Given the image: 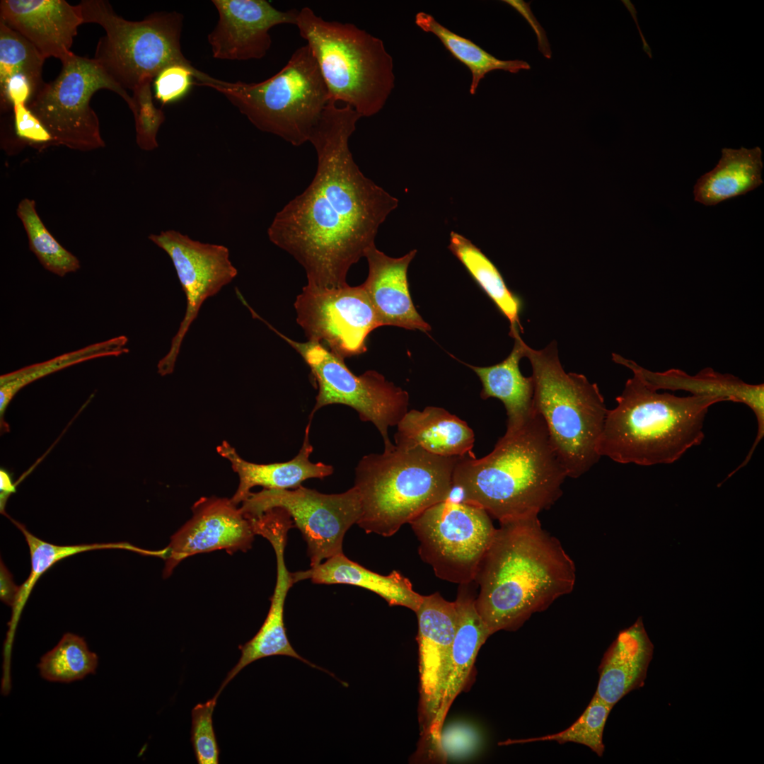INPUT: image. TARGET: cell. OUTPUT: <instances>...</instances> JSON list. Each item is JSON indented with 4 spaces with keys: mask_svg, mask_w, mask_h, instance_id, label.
I'll list each match as a JSON object with an SVG mask.
<instances>
[{
    "mask_svg": "<svg viewBox=\"0 0 764 764\" xmlns=\"http://www.w3.org/2000/svg\"><path fill=\"white\" fill-rule=\"evenodd\" d=\"M311 422L306 427L303 444L298 454L291 460L282 463L257 464L242 458L236 449L224 441L217 447L218 453L228 460L232 469L239 478L237 490L231 498L238 505L245 500L255 486L265 489H295L307 479H323L332 474L334 468L322 462L313 463L309 456L313 446L309 440Z\"/></svg>",
    "mask_w": 764,
    "mask_h": 764,
    "instance_id": "d4e9b609",
    "label": "cell"
},
{
    "mask_svg": "<svg viewBox=\"0 0 764 764\" xmlns=\"http://www.w3.org/2000/svg\"><path fill=\"white\" fill-rule=\"evenodd\" d=\"M613 707L594 694L581 715L566 729L550 735L507 741L503 743L505 745L547 741H556L560 744L573 742L587 746L601 757L605 749L603 742V730Z\"/></svg>",
    "mask_w": 764,
    "mask_h": 764,
    "instance_id": "8d00e7d4",
    "label": "cell"
},
{
    "mask_svg": "<svg viewBox=\"0 0 764 764\" xmlns=\"http://www.w3.org/2000/svg\"><path fill=\"white\" fill-rule=\"evenodd\" d=\"M78 6L83 23H97L105 31L93 59L123 89L152 82L169 66H192L181 50L182 14L158 12L131 21L115 13L107 1L83 0Z\"/></svg>",
    "mask_w": 764,
    "mask_h": 764,
    "instance_id": "9c48e42d",
    "label": "cell"
},
{
    "mask_svg": "<svg viewBox=\"0 0 764 764\" xmlns=\"http://www.w3.org/2000/svg\"><path fill=\"white\" fill-rule=\"evenodd\" d=\"M410 524L422 561L440 579L458 584L474 582L497 530L484 509L449 499L427 509Z\"/></svg>",
    "mask_w": 764,
    "mask_h": 764,
    "instance_id": "7c38bea8",
    "label": "cell"
},
{
    "mask_svg": "<svg viewBox=\"0 0 764 764\" xmlns=\"http://www.w3.org/2000/svg\"><path fill=\"white\" fill-rule=\"evenodd\" d=\"M721 152L716 166L702 175L693 187L694 200L705 206L745 195L763 183L760 147L724 148Z\"/></svg>",
    "mask_w": 764,
    "mask_h": 764,
    "instance_id": "f1b7e54d",
    "label": "cell"
},
{
    "mask_svg": "<svg viewBox=\"0 0 764 764\" xmlns=\"http://www.w3.org/2000/svg\"><path fill=\"white\" fill-rule=\"evenodd\" d=\"M635 369L652 389L685 390L693 395L711 397L724 401L741 403L749 407L756 415L758 431L756 439L747 456L741 464L749 462L759 442L764 436V385L749 384L729 374H720L712 368H705L696 375L671 369L663 372L649 371L632 361Z\"/></svg>",
    "mask_w": 764,
    "mask_h": 764,
    "instance_id": "603a6c76",
    "label": "cell"
},
{
    "mask_svg": "<svg viewBox=\"0 0 764 764\" xmlns=\"http://www.w3.org/2000/svg\"><path fill=\"white\" fill-rule=\"evenodd\" d=\"M151 83V81L144 82L132 91L136 141L139 147L144 151H152L158 147V131L165 120L163 112L154 103Z\"/></svg>",
    "mask_w": 764,
    "mask_h": 764,
    "instance_id": "74e56055",
    "label": "cell"
},
{
    "mask_svg": "<svg viewBox=\"0 0 764 764\" xmlns=\"http://www.w3.org/2000/svg\"><path fill=\"white\" fill-rule=\"evenodd\" d=\"M653 652L654 645L639 617L619 632L604 653L595 694L613 707L627 693L642 687Z\"/></svg>",
    "mask_w": 764,
    "mask_h": 764,
    "instance_id": "cb8c5ba5",
    "label": "cell"
},
{
    "mask_svg": "<svg viewBox=\"0 0 764 764\" xmlns=\"http://www.w3.org/2000/svg\"><path fill=\"white\" fill-rule=\"evenodd\" d=\"M16 214L27 234L30 250L45 270L64 277L80 268L78 258L64 248L45 227L33 199H23L18 203Z\"/></svg>",
    "mask_w": 764,
    "mask_h": 764,
    "instance_id": "836d02e7",
    "label": "cell"
},
{
    "mask_svg": "<svg viewBox=\"0 0 764 764\" xmlns=\"http://www.w3.org/2000/svg\"><path fill=\"white\" fill-rule=\"evenodd\" d=\"M11 520L24 536L29 548L31 561L30 574L25 582L18 587L12 605L13 607L12 619L13 627L16 624V620L21 611L39 578L54 564L62 559L80 552L100 549H123L144 555H156L155 550L142 549L126 542L57 545L40 539L29 532L22 523L12 519Z\"/></svg>",
    "mask_w": 764,
    "mask_h": 764,
    "instance_id": "d6a6232c",
    "label": "cell"
},
{
    "mask_svg": "<svg viewBox=\"0 0 764 764\" xmlns=\"http://www.w3.org/2000/svg\"><path fill=\"white\" fill-rule=\"evenodd\" d=\"M45 60L29 40L0 21V82L14 74H23L31 81L37 94L46 83L42 79Z\"/></svg>",
    "mask_w": 764,
    "mask_h": 764,
    "instance_id": "d590c367",
    "label": "cell"
},
{
    "mask_svg": "<svg viewBox=\"0 0 764 764\" xmlns=\"http://www.w3.org/2000/svg\"><path fill=\"white\" fill-rule=\"evenodd\" d=\"M98 662L97 655L89 649L83 637L66 633L42 657L38 668L41 676L47 681L70 683L93 673Z\"/></svg>",
    "mask_w": 764,
    "mask_h": 764,
    "instance_id": "e575fe53",
    "label": "cell"
},
{
    "mask_svg": "<svg viewBox=\"0 0 764 764\" xmlns=\"http://www.w3.org/2000/svg\"><path fill=\"white\" fill-rule=\"evenodd\" d=\"M448 249L507 318L510 330L516 328L522 330L519 321L521 301L508 289L500 272L488 257L470 240L453 231L450 234Z\"/></svg>",
    "mask_w": 764,
    "mask_h": 764,
    "instance_id": "f546056e",
    "label": "cell"
},
{
    "mask_svg": "<svg viewBox=\"0 0 764 764\" xmlns=\"http://www.w3.org/2000/svg\"><path fill=\"white\" fill-rule=\"evenodd\" d=\"M415 613L418 622L421 736L415 757L424 760L448 678L458 613L455 601H446L438 592L423 596Z\"/></svg>",
    "mask_w": 764,
    "mask_h": 764,
    "instance_id": "2e32d148",
    "label": "cell"
},
{
    "mask_svg": "<svg viewBox=\"0 0 764 764\" xmlns=\"http://www.w3.org/2000/svg\"><path fill=\"white\" fill-rule=\"evenodd\" d=\"M294 308L308 340L343 359L365 352L369 335L381 326L363 284L323 288L307 284Z\"/></svg>",
    "mask_w": 764,
    "mask_h": 764,
    "instance_id": "5bb4252c",
    "label": "cell"
},
{
    "mask_svg": "<svg viewBox=\"0 0 764 764\" xmlns=\"http://www.w3.org/2000/svg\"><path fill=\"white\" fill-rule=\"evenodd\" d=\"M533 406L543 419L567 477L578 478L600 458L597 446L608 409L596 383L562 368L555 341L536 350L526 344Z\"/></svg>",
    "mask_w": 764,
    "mask_h": 764,
    "instance_id": "52a82bcc",
    "label": "cell"
},
{
    "mask_svg": "<svg viewBox=\"0 0 764 764\" xmlns=\"http://www.w3.org/2000/svg\"><path fill=\"white\" fill-rule=\"evenodd\" d=\"M504 2L517 10L527 19L528 21H529L530 24L531 25L533 28H534L536 33L538 36V45L540 51L543 53L544 55H545V57L548 58L551 57V52L548 47L549 44L547 40L545 34L544 33V31L541 30L540 25H535V23H536L537 21L534 16L531 15L532 13L530 11L528 5L523 1L507 0L504 1Z\"/></svg>",
    "mask_w": 764,
    "mask_h": 764,
    "instance_id": "b9f144b4",
    "label": "cell"
},
{
    "mask_svg": "<svg viewBox=\"0 0 764 764\" xmlns=\"http://www.w3.org/2000/svg\"><path fill=\"white\" fill-rule=\"evenodd\" d=\"M500 525L474 580L475 606L491 635L518 630L576 581L573 560L538 517Z\"/></svg>",
    "mask_w": 764,
    "mask_h": 764,
    "instance_id": "7a4b0ae2",
    "label": "cell"
},
{
    "mask_svg": "<svg viewBox=\"0 0 764 764\" xmlns=\"http://www.w3.org/2000/svg\"><path fill=\"white\" fill-rule=\"evenodd\" d=\"M217 697L197 704L191 711L190 741L198 764L219 763V747L213 725Z\"/></svg>",
    "mask_w": 764,
    "mask_h": 764,
    "instance_id": "f35d334b",
    "label": "cell"
},
{
    "mask_svg": "<svg viewBox=\"0 0 764 764\" xmlns=\"http://www.w3.org/2000/svg\"><path fill=\"white\" fill-rule=\"evenodd\" d=\"M192 516L163 548V577L188 557L224 550L229 554L248 550L255 533L252 523L231 499L202 497L193 505Z\"/></svg>",
    "mask_w": 764,
    "mask_h": 764,
    "instance_id": "e0dca14e",
    "label": "cell"
},
{
    "mask_svg": "<svg viewBox=\"0 0 764 764\" xmlns=\"http://www.w3.org/2000/svg\"><path fill=\"white\" fill-rule=\"evenodd\" d=\"M200 85L222 93L257 129L294 146L310 141L330 99L307 45L276 74L258 83L228 82L206 74Z\"/></svg>",
    "mask_w": 764,
    "mask_h": 764,
    "instance_id": "ba28073f",
    "label": "cell"
},
{
    "mask_svg": "<svg viewBox=\"0 0 764 764\" xmlns=\"http://www.w3.org/2000/svg\"><path fill=\"white\" fill-rule=\"evenodd\" d=\"M204 74L192 66H169L155 78V97L163 105L178 100L190 91L192 79L199 81Z\"/></svg>",
    "mask_w": 764,
    "mask_h": 764,
    "instance_id": "ab89813d",
    "label": "cell"
},
{
    "mask_svg": "<svg viewBox=\"0 0 764 764\" xmlns=\"http://www.w3.org/2000/svg\"><path fill=\"white\" fill-rule=\"evenodd\" d=\"M0 492L1 511V512L3 511L4 514H6L4 512L5 504L10 494L16 492V485L13 481L10 472L2 468L0 469Z\"/></svg>",
    "mask_w": 764,
    "mask_h": 764,
    "instance_id": "7bdbcfd3",
    "label": "cell"
},
{
    "mask_svg": "<svg viewBox=\"0 0 764 764\" xmlns=\"http://www.w3.org/2000/svg\"><path fill=\"white\" fill-rule=\"evenodd\" d=\"M256 318L292 347L308 366L318 388L316 404L310 413L309 422L319 409L332 404H341L355 410L364 422L373 423L384 442V450L395 445L388 437L390 427L397 426L408 411L409 395L390 382L380 373L369 370L357 376L337 357L324 345L315 342H297L276 330L258 314Z\"/></svg>",
    "mask_w": 764,
    "mask_h": 764,
    "instance_id": "30bf717a",
    "label": "cell"
},
{
    "mask_svg": "<svg viewBox=\"0 0 764 764\" xmlns=\"http://www.w3.org/2000/svg\"><path fill=\"white\" fill-rule=\"evenodd\" d=\"M295 25L330 100L350 105L361 117L380 112L395 86L393 59L383 42L352 23L325 21L307 6L299 10Z\"/></svg>",
    "mask_w": 764,
    "mask_h": 764,
    "instance_id": "8992f818",
    "label": "cell"
},
{
    "mask_svg": "<svg viewBox=\"0 0 764 764\" xmlns=\"http://www.w3.org/2000/svg\"><path fill=\"white\" fill-rule=\"evenodd\" d=\"M294 584L310 579L318 584H349L369 590L382 597L389 606H403L415 613L419 608L423 595L417 593L410 581L396 570L388 575L371 571L347 558L344 553L311 567L309 569L292 572Z\"/></svg>",
    "mask_w": 764,
    "mask_h": 764,
    "instance_id": "4316f807",
    "label": "cell"
},
{
    "mask_svg": "<svg viewBox=\"0 0 764 764\" xmlns=\"http://www.w3.org/2000/svg\"><path fill=\"white\" fill-rule=\"evenodd\" d=\"M219 20L208 35L212 55L228 60L259 59L270 50V30L296 25L299 10L282 11L266 0H213Z\"/></svg>",
    "mask_w": 764,
    "mask_h": 764,
    "instance_id": "ac0fdd59",
    "label": "cell"
},
{
    "mask_svg": "<svg viewBox=\"0 0 764 764\" xmlns=\"http://www.w3.org/2000/svg\"><path fill=\"white\" fill-rule=\"evenodd\" d=\"M519 330H510L514 345L509 355L500 363L484 367L466 364L482 383L481 398H496L503 403L507 415V428L522 424L535 410L532 377L523 376L519 369L520 360L525 357L526 344Z\"/></svg>",
    "mask_w": 764,
    "mask_h": 764,
    "instance_id": "83f0119b",
    "label": "cell"
},
{
    "mask_svg": "<svg viewBox=\"0 0 764 764\" xmlns=\"http://www.w3.org/2000/svg\"><path fill=\"white\" fill-rule=\"evenodd\" d=\"M0 21L29 40L45 58L62 63L74 53L71 47L83 23L78 5L64 0H1Z\"/></svg>",
    "mask_w": 764,
    "mask_h": 764,
    "instance_id": "ffe728a7",
    "label": "cell"
},
{
    "mask_svg": "<svg viewBox=\"0 0 764 764\" xmlns=\"http://www.w3.org/2000/svg\"><path fill=\"white\" fill-rule=\"evenodd\" d=\"M170 257L186 296V311L173 337L167 354L158 363V373H173L180 347L204 301L229 284L238 271L229 259L228 249L221 245L201 243L175 230L149 236Z\"/></svg>",
    "mask_w": 764,
    "mask_h": 764,
    "instance_id": "9a60e30c",
    "label": "cell"
},
{
    "mask_svg": "<svg viewBox=\"0 0 764 764\" xmlns=\"http://www.w3.org/2000/svg\"><path fill=\"white\" fill-rule=\"evenodd\" d=\"M57 77L27 105L51 134L54 145L87 151L105 146L98 115L90 105L100 89L118 94L132 110V98L93 59L74 54Z\"/></svg>",
    "mask_w": 764,
    "mask_h": 764,
    "instance_id": "8fae6325",
    "label": "cell"
},
{
    "mask_svg": "<svg viewBox=\"0 0 764 764\" xmlns=\"http://www.w3.org/2000/svg\"><path fill=\"white\" fill-rule=\"evenodd\" d=\"M240 507L246 518L279 507L291 516L307 544L311 567L342 554L346 532L357 523L361 505L353 486L340 494H323L302 485L293 490L265 489L252 492Z\"/></svg>",
    "mask_w": 764,
    "mask_h": 764,
    "instance_id": "4fadbf2b",
    "label": "cell"
},
{
    "mask_svg": "<svg viewBox=\"0 0 764 764\" xmlns=\"http://www.w3.org/2000/svg\"><path fill=\"white\" fill-rule=\"evenodd\" d=\"M473 583L459 584L454 601L458 620L450 669L440 707L434 720L426 754L427 760H444L441 735L445 718L453 702L468 684L480 649L492 635L476 610Z\"/></svg>",
    "mask_w": 764,
    "mask_h": 764,
    "instance_id": "44dd1931",
    "label": "cell"
},
{
    "mask_svg": "<svg viewBox=\"0 0 764 764\" xmlns=\"http://www.w3.org/2000/svg\"><path fill=\"white\" fill-rule=\"evenodd\" d=\"M459 458L395 445L363 456L355 468L354 486L361 505L357 524L367 533L394 535L427 509L449 499Z\"/></svg>",
    "mask_w": 764,
    "mask_h": 764,
    "instance_id": "5b68a950",
    "label": "cell"
},
{
    "mask_svg": "<svg viewBox=\"0 0 764 764\" xmlns=\"http://www.w3.org/2000/svg\"><path fill=\"white\" fill-rule=\"evenodd\" d=\"M362 117L330 100L310 141L318 158L308 187L278 212L267 234L306 271L308 284H347L351 266L374 245L381 224L398 200L366 178L354 162L349 139Z\"/></svg>",
    "mask_w": 764,
    "mask_h": 764,
    "instance_id": "6da1fadb",
    "label": "cell"
},
{
    "mask_svg": "<svg viewBox=\"0 0 764 764\" xmlns=\"http://www.w3.org/2000/svg\"><path fill=\"white\" fill-rule=\"evenodd\" d=\"M13 109L14 132L21 144H29L37 149L54 145L50 132L26 104L14 105Z\"/></svg>",
    "mask_w": 764,
    "mask_h": 764,
    "instance_id": "60d3db41",
    "label": "cell"
},
{
    "mask_svg": "<svg viewBox=\"0 0 764 764\" xmlns=\"http://www.w3.org/2000/svg\"><path fill=\"white\" fill-rule=\"evenodd\" d=\"M415 23L423 31L437 37L451 54L468 67L472 75L469 90L471 95L475 94L485 75L494 70L515 74L531 68L529 64L523 60H502L495 57L470 40L446 28L427 13H417Z\"/></svg>",
    "mask_w": 764,
    "mask_h": 764,
    "instance_id": "4dcf8cb0",
    "label": "cell"
},
{
    "mask_svg": "<svg viewBox=\"0 0 764 764\" xmlns=\"http://www.w3.org/2000/svg\"><path fill=\"white\" fill-rule=\"evenodd\" d=\"M612 359L633 376L616 398L617 406L607 412L597 446L600 456L625 464H669L701 444L707 412L720 400L659 393L647 385L632 360L615 353Z\"/></svg>",
    "mask_w": 764,
    "mask_h": 764,
    "instance_id": "277c9868",
    "label": "cell"
},
{
    "mask_svg": "<svg viewBox=\"0 0 764 764\" xmlns=\"http://www.w3.org/2000/svg\"><path fill=\"white\" fill-rule=\"evenodd\" d=\"M416 253L412 250L400 257H391L374 245L365 253L369 274L362 284L381 326L424 332L431 330L417 311L409 290L407 269Z\"/></svg>",
    "mask_w": 764,
    "mask_h": 764,
    "instance_id": "7402d4cb",
    "label": "cell"
},
{
    "mask_svg": "<svg viewBox=\"0 0 764 764\" xmlns=\"http://www.w3.org/2000/svg\"><path fill=\"white\" fill-rule=\"evenodd\" d=\"M567 477L535 410L522 424L507 428L487 456L459 458L452 483L461 502L484 509L501 524L538 517L562 495Z\"/></svg>",
    "mask_w": 764,
    "mask_h": 764,
    "instance_id": "3957f363",
    "label": "cell"
},
{
    "mask_svg": "<svg viewBox=\"0 0 764 764\" xmlns=\"http://www.w3.org/2000/svg\"><path fill=\"white\" fill-rule=\"evenodd\" d=\"M395 446L420 448L444 457L475 456V434L468 424L439 407L411 410L397 425Z\"/></svg>",
    "mask_w": 764,
    "mask_h": 764,
    "instance_id": "484cf974",
    "label": "cell"
},
{
    "mask_svg": "<svg viewBox=\"0 0 764 764\" xmlns=\"http://www.w3.org/2000/svg\"><path fill=\"white\" fill-rule=\"evenodd\" d=\"M127 341L125 336H119L1 376L0 378L1 431H8V425L4 422V415L11 399L23 387L46 375L79 362L100 357L119 356L125 354L129 351L125 347Z\"/></svg>",
    "mask_w": 764,
    "mask_h": 764,
    "instance_id": "1f68e13d",
    "label": "cell"
},
{
    "mask_svg": "<svg viewBox=\"0 0 764 764\" xmlns=\"http://www.w3.org/2000/svg\"><path fill=\"white\" fill-rule=\"evenodd\" d=\"M291 523L284 519H273L261 528L260 535L266 538L274 548L277 558V581L270 598V607L267 617L255 635L239 646L241 657L228 673L216 696L219 697L227 684L245 666L262 658L273 656H286L296 659L314 668L323 671L333 677L327 670L316 666L301 656L291 646L286 633L284 622L285 599L289 589L294 584L291 572L286 569L284 549L288 531Z\"/></svg>",
    "mask_w": 764,
    "mask_h": 764,
    "instance_id": "d6986e66",
    "label": "cell"
}]
</instances>
